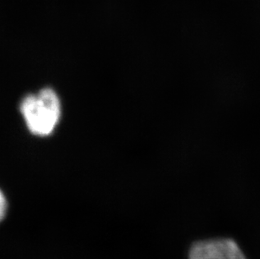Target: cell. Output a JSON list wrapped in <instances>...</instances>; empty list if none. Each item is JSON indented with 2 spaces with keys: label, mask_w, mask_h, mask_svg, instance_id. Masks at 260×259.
<instances>
[{
  "label": "cell",
  "mask_w": 260,
  "mask_h": 259,
  "mask_svg": "<svg viewBox=\"0 0 260 259\" xmlns=\"http://www.w3.org/2000/svg\"><path fill=\"white\" fill-rule=\"evenodd\" d=\"M189 259H214L209 247L208 240L196 242L189 251Z\"/></svg>",
  "instance_id": "3"
},
{
  "label": "cell",
  "mask_w": 260,
  "mask_h": 259,
  "mask_svg": "<svg viewBox=\"0 0 260 259\" xmlns=\"http://www.w3.org/2000/svg\"><path fill=\"white\" fill-rule=\"evenodd\" d=\"M8 203L5 196L0 189V222L5 218L7 212Z\"/></svg>",
  "instance_id": "4"
},
{
  "label": "cell",
  "mask_w": 260,
  "mask_h": 259,
  "mask_svg": "<svg viewBox=\"0 0 260 259\" xmlns=\"http://www.w3.org/2000/svg\"><path fill=\"white\" fill-rule=\"evenodd\" d=\"M20 110L31 134L47 137L54 132L61 118V107L57 93L50 88L23 99Z\"/></svg>",
  "instance_id": "1"
},
{
  "label": "cell",
  "mask_w": 260,
  "mask_h": 259,
  "mask_svg": "<svg viewBox=\"0 0 260 259\" xmlns=\"http://www.w3.org/2000/svg\"><path fill=\"white\" fill-rule=\"evenodd\" d=\"M215 259H247L237 242L232 239L208 240Z\"/></svg>",
  "instance_id": "2"
}]
</instances>
